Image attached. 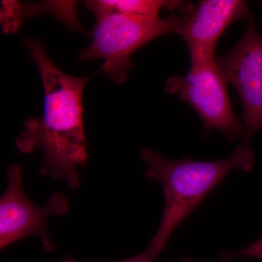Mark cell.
Masks as SVG:
<instances>
[{"label":"cell","mask_w":262,"mask_h":262,"mask_svg":"<svg viewBox=\"0 0 262 262\" xmlns=\"http://www.w3.org/2000/svg\"><path fill=\"white\" fill-rule=\"evenodd\" d=\"M163 251L159 248L149 244L147 248H146L142 253L136 255L134 257L115 262H156L158 256Z\"/></svg>","instance_id":"10"},{"label":"cell","mask_w":262,"mask_h":262,"mask_svg":"<svg viewBox=\"0 0 262 262\" xmlns=\"http://www.w3.org/2000/svg\"><path fill=\"white\" fill-rule=\"evenodd\" d=\"M181 262H196L192 260V258H184V259L182 260Z\"/></svg>","instance_id":"11"},{"label":"cell","mask_w":262,"mask_h":262,"mask_svg":"<svg viewBox=\"0 0 262 262\" xmlns=\"http://www.w3.org/2000/svg\"><path fill=\"white\" fill-rule=\"evenodd\" d=\"M251 12L241 0L200 1L196 8L180 16L176 32L187 43L190 58H214L215 46L232 22L247 18Z\"/></svg>","instance_id":"7"},{"label":"cell","mask_w":262,"mask_h":262,"mask_svg":"<svg viewBox=\"0 0 262 262\" xmlns=\"http://www.w3.org/2000/svg\"><path fill=\"white\" fill-rule=\"evenodd\" d=\"M24 43L42 78L44 113L42 118L26 122L15 144L22 152L39 148L43 155L39 173L61 179L71 189H77V168L87 163L82 95L90 76L72 77L62 72L40 41L25 38Z\"/></svg>","instance_id":"1"},{"label":"cell","mask_w":262,"mask_h":262,"mask_svg":"<svg viewBox=\"0 0 262 262\" xmlns=\"http://www.w3.org/2000/svg\"><path fill=\"white\" fill-rule=\"evenodd\" d=\"M62 262H77L72 258H67V259L63 260Z\"/></svg>","instance_id":"12"},{"label":"cell","mask_w":262,"mask_h":262,"mask_svg":"<svg viewBox=\"0 0 262 262\" xmlns=\"http://www.w3.org/2000/svg\"><path fill=\"white\" fill-rule=\"evenodd\" d=\"M241 257L262 259V238L243 249L222 252L221 253L220 260L219 262H229L234 258Z\"/></svg>","instance_id":"9"},{"label":"cell","mask_w":262,"mask_h":262,"mask_svg":"<svg viewBox=\"0 0 262 262\" xmlns=\"http://www.w3.org/2000/svg\"><path fill=\"white\" fill-rule=\"evenodd\" d=\"M85 5L86 8L92 12L97 10H110L141 16L159 15V12L163 8L178 10L183 14L194 8L192 3L178 0H95L87 1Z\"/></svg>","instance_id":"8"},{"label":"cell","mask_w":262,"mask_h":262,"mask_svg":"<svg viewBox=\"0 0 262 262\" xmlns=\"http://www.w3.org/2000/svg\"><path fill=\"white\" fill-rule=\"evenodd\" d=\"M184 76L167 80L165 91L189 103L204 123L205 133L221 131L229 141L246 137V129L234 115L227 93V82L215 58H190Z\"/></svg>","instance_id":"4"},{"label":"cell","mask_w":262,"mask_h":262,"mask_svg":"<svg viewBox=\"0 0 262 262\" xmlns=\"http://www.w3.org/2000/svg\"><path fill=\"white\" fill-rule=\"evenodd\" d=\"M91 45L80 54L81 61L103 59V73L115 84L124 83L133 68L130 57L150 41L175 33L180 16H141L97 10Z\"/></svg>","instance_id":"3"},{"label":"cell","mask_w":262,"mask_h":262,"mask_svg":"<svg viewBox=\"0 0 262 262\" xmlns=\"http://www.w3.org/2000/svg\"><path fill=\"white\" fill-rule=\"evenodd\" d=\"M247 27L239 42L216 63L227 84L235 88L244 106L243 120L251 141L262 128V35L252 13L247 17Z\"/></svg>","instance_id":"5"},{"label":"cell","mask_w":262,"mask_h":262,"mask_svg":"<svg viewBox=\"0 0 262 262\" xmlns=\"http://www.w3.org/2000/svg\"><path fill=\"white\" fill-rule=\"evenodd\" d=\"M6 173L8 186L0 200V248L4 249L19 239L37 235L45 248L51 249L53 243L46 223L52 214L68 213L65 196L54 194L46 207L37 206L24 194L21 167L16 164L10 165Z\"/></svg>","instance_id":"6"},{"label":"cell","mask_w":262,"mask_h":262,"mask_svg":"<svg viewBox=\"0 0 262 262\" xmlns=\"http://www.w3.org/2000/svg\"><path fill=\"white\" fill-rule=\"evenodd\" d=\"M140 158L146 165V178L160 183L163 187V215L150 243L162 251L175 229L226 176L236 169L248 171L255 160L247 139L228 158L216 161H196L189 157L169 160L151 149L141 150Z\"/></svg>","instance_id":"2"}]
</instances>
